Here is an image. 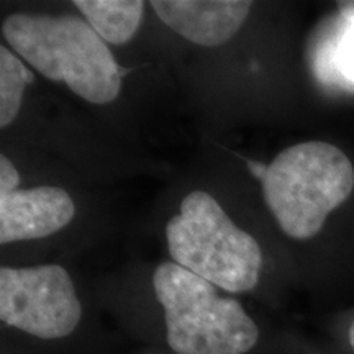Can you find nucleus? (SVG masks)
Returning a JSON list of instances; mask_svg holds the SVG:
<instances>
[{"instance_id": "9d476101", "label": "nucleus", "mask_w": 354, "mask_h": 354, "mask_svg": "<svg viewBox=\"0 0 354 354\" xmlns=\"http://www.w3.org/2000/svg\"><path fill=\"white\" fill-rule=\"evenodd\" d=\"M20 174L13 162L6 154L0 156V194H8L19 190Z\"/></svg>"}, {"instance_id": "7ed1b4c3", "label": "nucleus", "mask_w": 354, "mask_h": 354, "mask_svg": "<svg viewBox=\"0 0 354 354\" xmlns=\"http://www.w3.org/2000/svg\"><path fill=\"white\" fill-rule=\"evenodd\" d=\"M349 158L325 141H304L286 148L268 166L264 198L287 236L308 240L328 215L353 194Z\"/></svg>"}, {"instance_id": "1a4fd4ad", "label": "nucleus", "mask_w": 354, "mask_h": 354, "mask_svg": "<svg viewBox=\"0 0 354 354\" xmlns=\"http://www.w3.org/2000/svg\"><path fill=\"white\" fill-rule=\"evenodd\" d=\"M33 82L25 64L7 46L0 48V127H10L20 112L24 91Z\"/></svg>"}, {"instance_id": "20e7f679", "label": "nucleus", "mask_w": 354, "mask_h": 354, "mask_svg": "<svg viewBox=\"0 0 354 354\" xmlns=\"http://www.w3.org/2000/svg\"><path fill=\"white\" fill-rule=\"evenodd\" d=\"M166 240L176 264L228 294H245L259 284L258 241L238 228L209 192L194 190L184 197L179 214L167 221Z\"/></svg>"}, {"instance_id": "9b49d317", "label": "nucleus", "mask_w": 354, "mask_h": 354, "mask_svg": "<svg viewBox=\"0 0 354 354\" xmlns=\"http://www.w3.org/2000/svg\"><path fill=\"white\" fill-rule=\"evenodd\" d=\"M246 162H248L246 165L248 169H250L251 174L263 183L264 177H266V172H268V166L263 165V162H254V161H246Z\"/></svg>"}, {"instance_id": "0eeeda50", "label": "nucleus", "mask_w": 354, "mask_h": 354, "mask_svg": "<svg viewBox=\"0 0 354 354\" xmlns=\"http://www.w3.org/2000/svg\"><path fill=\"white\" fill-rule=\"evenodd\" d=\"M251 2L243 0H153L156 15L177 35L198 46L215 48L240 32Z\"/></svg>"}, {"instance_id": "ddd939ff", "label": "nucleus", "mask_w": 354, "mask_h": 354, "mask_svg": "<svg viewBox=\"0 0 354 354\" xmlns=\"http://www.w3.org/2000/svg\"><path fill=\"white\" fill-rule=\"evenodd\" d=\"M346 338H348V344H349V348H351V351L354 353V318H353L351 323H349V326H348Z\"/></svg>"}, {"instance_id": "f8f14e48", "label": "nucleus", "mask_w": 354, "mask_h": 354, "mask_svg": "<svg viewBox=\"0 0 354 354\" xmlns=\"http://www.w3.org/2000/svg\"><path fill=\"white\" fill-rule=\"evenodd\" d=\"M339 10H342L346 17H351L354 20V2H339L338 3Z\"/></svg>"}, {"instance_id": "423d86ee", "label": "nucleus", "mask_w": 354, "mask_h": 354, "mask_svg": "<svg viewBox=\"0 0 354 354\" xmlns=\"http://www.w3.org/2000/svg\"><path fill=\"white\" fill-rule=\"evenodd\" d=\"M76 215L64 189L35 187L0 194V243L38 240L63 230Z\"/></svg>"}, {"instance_id": "6e6552de", "label": "nucleus", "mask_w": 354, "mask_h": 354, "mask_svg": "<svg viewBox=\"0 0 354 354\" xmlns=\"http://www.w3.org/2000/svg\"><path fill=\"white\" fill-rule=\"evenodd\" d=\"M95 33L110 44H125L138 32L143 19L141 0H74Z\"/></svg>"}, {"instance_id": "39448f33", "label": "nucleus", "mask_w": 354, "mask_h": 354, "mask_svg": "<svg viewBox=\"0 0 354 354\" xmlns=\"http://www.w3.org/2000/svg\"><path fill=\"white\" fill-rule=\"evenodd\" d=\"M0 322L43 346H61L81 331L86 307L63 266L0 268Z\"/></svg>"}, {"instance_id": "f03ea898", "label": "nucleus", "mask_w": 354, "mask_h": 354, "mask_svg": "<svg viewBox=\"0 0 354 354\" xmlns=\"http://www.w3.org/2000/svg\"><path fill=\"white\" fill-rule=\"evenodd\" d=\"M7 43L41 76L64 82L95 105L110 104L122 88V71L95 30L73 15L13 13L2 21Z\"/></svg>"}, {"instance_id": "f257e3e1", "label": "nucleus", "mask_w": 354, "mask_h": 354, "mask_svg": "<svg viewBox=\"0 0 354 354\" xmlns=\"http://www.w3.org/2000/svg\"><path fill=\"white\" fill-rule=\"evenodd\" d=\"M162 346L171 354H258L263 331L243 304L176 263L151 276Z\"/></svg>"}]
</instances>
